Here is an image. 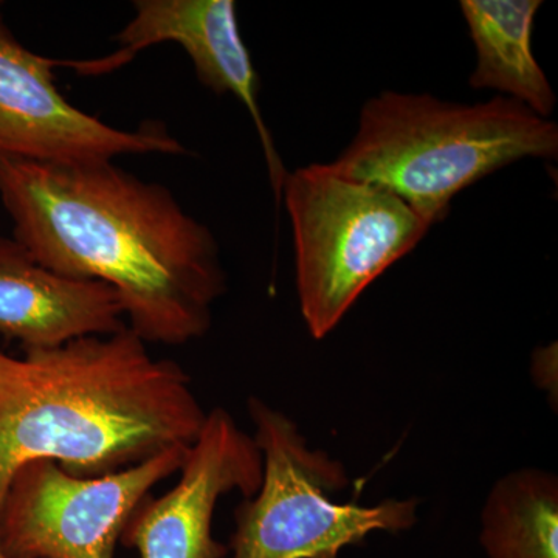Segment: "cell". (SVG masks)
Returning a JSON list of instances; mask_svg holds the SVG:
<instances>
[{"instance_id": "obj_1", "label": "cell", "mask_w": 558, "mask_h": 558, "mask_svg": "<svg viewBox=\"0 0 558 558\" xmlns=\"http://www.w3.org/2000/svg\"><path fill=\"white\" fill-rule=\"evenodd\" d=\"M13 240L47 269L105 282L146 344L201 339L226 293L218 241L174 194L113 160L40 163L0 157Z\"/></svg>"}, {"instance_id": "obj_2", "label": "cell", "mask_w": 558, "mask_h": 558, "mask_svg": "<svg viewBox=\"0 0 558 558\" xmlns=\"http://www.w3.org/2000/svg\"><path fill=\"white\" fill-rule=\"evenodd\" d=\"M205 417L189 374L130 328L24 357L0 352V509L32 462L97 478L190 447Z\"/></svg>"}, {"instance_id": "obj_3", "label": "cell", "mask_w": 558, "mask_h": 558, "mask_svg": "<svg viewBox=\"0 0 558 558\" xmlns=\"http://www.w3.org/2000/svg\"><path fill=\"white\" fill-rule=\"evenodd\" d=\"M557 154V124L501 95L461 105L388 90L365 102L354 138L328 165L388 190L433 227L473 183L515 161Z\"/></svg>"}, {"instance_id": "obj_4", "label": "cell", "mask_w": 558, "mask_h": 558, "mask_svg": "<svg viewBox=\"0 0 558 558\" xmlns=\"http://www.w3.org/2000/svg\"><path fill=\"white\" fill-rule=\"evenodd\" d=\"M281 202L292 222L301 315L317 340L432 229L388 190L329 165L289 172Z\"/></svg>"}, {"instance_id": "obj_5", "label": "cell", "mask_w": 558, "mask_h": 558, "mask_svg": "<svg viewBox=\"0 0 558 558\" xmlns=\"http://www.w3.org/2000/svg\"><path fill=\"white\" fill-rule=\"evenodd\" d=\"M263 481L234 512L231 558H339L373 532H400L417 521L416 499L376 506L332 501L348 486L339 461L310 449L292 418L263 399H248Z\"/></svg>"}, {"instance_id": "obj_6", "label": "cell", "mask_w": 558, "mask_h": 558, "mask_svg": "<svg viewBox=\"0 0 558 558\" xmlns=\"http://www.w3.org/2000/svg\"><path fill=\"white\" fill-rule=\"evenodd\" d=\"M190 447L161 451L97 478H78L49 461L25 465L0 509L3 556L116 558L132 513L150 488L179 472Z\"/></svg>"}, {"instance_id": "obj_7", "label": "cell", "mask_w": 558, "mask_h": 558, "mask_svg": "<svg viewBox=\"0 0 558 558\" xmlns=\"http://www.w3.org/2000/svg\"><path fill=\"white\" fill-rule=\"evenodd\" d=\"M60 61L16 39L0 13V157L40 163H84L120 156H186L157 121L124 131L72 105L57 86Z\"/></svg>"}, {"instance_id": "obj_8", "label": "cell", "mask_w": 558, "mask_h": 558, "mask_svg": "<svg viewBox=\"0 0 558 558\" xmlns=\"http://www.w3.org/2000/svg\"><path fill=\"white\" fill-rule=\"evenodd\" d=\"M179 483L145 498L132 513L121 545L140 558H223L229 546L213 537V517L223 495L253 497L263 481V454L229 411H208L179 470Z\"/></svg>"}, {"instance_id": "obj_9", "label": "cell", "mask_w": 558, "mask_h": 558, "mask_svg": "<svg viewBox=\"0 0 558 558\" xmlns=\"http://www.w3.org/2000/svg\"><path fill=\"white\" fill-rule=\"evenodd\" d=\"M120 49L101 60L69 61L83 75H102L148 47L174 43L189 54L197 78L218 95H233L248 110L258 134L270 185L281 204L286 170L263 112L259 78L238 24L233 0H137L134 17L116 36Z\"/></svg>"}, {"instance_id": "obj_10", "label": "cell", "mask_w": 558, "mask_h": 558, "mask_svg": "<svg viewBox=\"0 0 558 558\" xmlns=\"http://www.w3.org/2000/svg\"><path fill=\"white\" fill-rule=\"evenodd\" d=\"M119 293L105 282L47 269L13 238L0 236V336L25 349L57 348L126 329Z\"/></svg>"}, {"instance_id": "obj_11", "label": "cell", "mask_w": 558, "mask_h": 558, "mask_svg": "<svg viewBox=\"0 0 558 558\" xmlns=\"http://www.w3.org/2000/svg\"><path fill=\"white\" fill-rule=\"evenodd\" d=\"M538 0H462L461 11L476 51L473 89H492L543 119L556 109V94L532 50ZM501 95V97H502Z\"/></svg>"}, {"instance_id": "obj_12", "label": "cell", "mask_w": 558, "mask_h": 558, "mask_svg": "<svg viewBox=\"0 0 558 558\" xmlns=\"http://www.w3.org/2000/svg\"><path fill=\"white\" fill-rule=\"evenodd\" d=\"M488 558H558V480L548 470L510 472L488 492L481 513Z\"/></svg>"}]
</instances>
